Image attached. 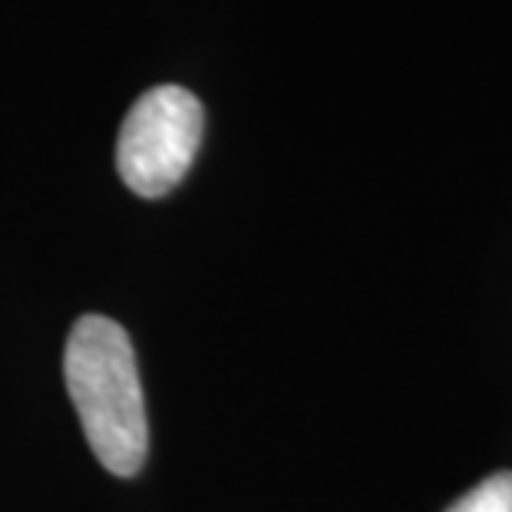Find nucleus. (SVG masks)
Here are the masks:
<instances>
[{"instance_id":"1","label":"nucleus","mask_w":512,"mask_h":512,"mask_svg":"<svg viewBox=\"0 0 512 512\" xmlns=\"http://www.w3.org/2000/svg\"><path fill=\"white\" fill-rule=\"evenodd\" d=\"M63 377L96 460L113 476H136L149 453V423L129 334L86 314L70 331Z\"/></svg>"},{"instance_id":"3","label":"nucleus","mask_w":512,"mask_h":512,"mask_svg":"<svg viewBox=\"0 0 512 512\" xmlns=\"http://www.w3.org/2000/svg\"><path fill=\"white\" fill-rule=\"evenodd\" d=\"M446 512H512V473H496L483 479Z\"/></svg>"},{"instance_id":"2","label":"nucleus","mask_w":512,"mask_h":512,"mask_svg":"<svg viewBox=\"0 0 512 512\" xmlns=\"http://www.w3.org/2000/svg\"><path fill=\"white\" fill-rule=\"evenodd\" d=\"M205 110L182 86H152L126 113L116 143V169L143 199H162L185 179L202 146Z\"/></svg>"}]
</instances>
